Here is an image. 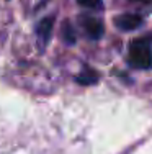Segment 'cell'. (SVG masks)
I'll return each instance as SVG.
<instances>
[{"instance_id": "6da1fadb", "label": "cell", "mask_w": 152, "mask_h": 154, "mask_svg": "<svg viewBox=\"0 0 152 154\" xmlns=\"http://www.w3.org/2000/svg\"><path fill=\"white\" fill-rule=\"evenodd\" d=\"M128 61L134 69H147L152 67V46L149 38H141L134 39L129 45V53H128Z\"/></svg>"}, {"instance_id": "7a4b0ae2", "label": "cell", "mask_w": 152, "mask_h": 154, "mask_svg": "<svg viewBox=\"0 0 152 154\" xmlns=\"http://www.w3.org/2000/svg\"><path fill=\"white\" fill-rule=\"evenodd\" d=\"M79 23H80L82 30L90 39H100L105 33L103 21L92 15H80L79 17Z\"/></svg>"}, {"instance_id": "3957f363", "label": "cell", "mask_w": 152, "mask_h": 154, "mask_svg": "<svg viewBox=\"0 0 152 154\" xmlns=\"http://www.w3.org/2000/svg\"><path fill=\"white\" fill-rule=\"evenodd\" d=\"M115 25L121 31H133L142 25V18L137 13H121V15L115 17Z\"/></svg>"}, {"instance_id": "277c9868", "label": "cell", "mask_w": 152, "mask_h": 154, "mask_svg": "<svg viewBox=\"0 0 152 154\" xmlns=\"http://www.w3.org/2000/svg\"><path fill=\"white\" fill-rule=\"evenodd\" d=\"M52 25H54V18L52 17L43 18V20L38 23L36 33H38V39H39L41 48H44L46 45H48L49 38H51V33H52Z\"/></svg>"}, {"instance_id": "5b68a950", "label": "cell", "mask_w": 152, "mask_h": 154, "mask_svg": "<svg viewBox=\"0 0 152 154\" xmlns=\"http://www.w3.org/2000/svg\"><path fill=\"white\" fill-rule=\"evenodd\" d=\"M98 79H100V74L95 71V69L88 67V66H85V67L80 71V74L75 77L77 84H80V85H93V84L98 82Z\"/></svg>"}, {"instance_id": "8992f818", "label": "cell", "mask_w": 152, "mask_h": 154, "mask_svg": "<svg viewBox=\"0 0 152 154\" xmlns=\"http://www.w3.org/2000/svg\"><path fill=\"white\" fill-rule=\"evenodd\" d=\"M62 39L66 45H75V31L70 21H64L62 25Z\"/></svg>"}, {"instance_id": "52a82bcc", "label": "cell", "mask_w": 152, "mask_h": 154, "mask_svg": "<svg viewBox=\"0 0 152 154\" xmlns=\"http://www.w3.org/2000/svg\"><path fill=\"white\" fill-rule=\"evenodd\" d=\"M77 3L84 8L88 10H101L103 8V2L101 0H77Z\"/></svg>"}]
</instances>
